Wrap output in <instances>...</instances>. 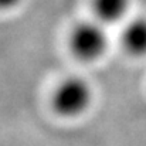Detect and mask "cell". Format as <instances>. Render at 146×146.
Listing matches in <instances>:
<instances>
[{
	"mask_svg": "<svg viewBox=\"0 0 146 146\" xmlns=\"http://www.w3.org/2000/svg\"><path fill=\"white\" fill-rule=\"evenodd\" d=\"M108 33L101 21H82L77 24L70 36L72 54L85 62L99 60L108 48Z\"/></svg>",
	"mask_w": 146,
	"mask_h": 146,
	"instance_id": "1",
	"label": "cell"
},
{
	"mask_svg": "<svg viewBox=\"0 0 146 146\" xmlns=\"http://www.w3.org/2000/svg\"><path fill=\"white\" fill-rule=\"evenodd\" d=\"M92 91L85 80L71 77L64 80L54 91L52 108L65 118H74L85 112L91 104Z\"/></svg>",
	"mask_w": 146,
	"mask_h": 146,
	"instance_id": "2",
	"label": "cell"
},
{
	"mask_svg": "<svg viewBox=\"0 0 146 146\" xmlns=\"http://www.w3.org/2000/svg\"><path fill=\"white\" fill-rule=\"evenodd\" d=\"M123 48L133 57L146 55V17L131 20L121 36Z\"/></svg>",
	"mask_w": 146,
	"mask_h": 146,
	"instance_id": "3",
	"label": "cell"
},
{
	"mask_svg": "<svg viewBox=\"0 0 146 146\" xmlns=\"http://www.w3.org/2000/svg\"><path fill=\"white\" fill-rule=\"evenodd\" d=\"M131 0H92V10L98 21L112 24L121 21L129 11Z\"/></svg>",
	"mask_w": 146,
	"mask_h": 146,
	"instance_id": "4",
	"label": "cell"
},
{
	"mask_svg": "<svg viewBox=\"0 0 146 146\" xmlns=\"http://www.w3.org/2000/svg\"><path fill=\"white\" fill-rule=\"evenodd\" d=\"M21 0H0V10H10L16 7Z\"/></svg>",
	"mask_w": 146,
	"mask_h": 146,
	"instance_id": "5",
	"label": "cell"
}]
</instances>
